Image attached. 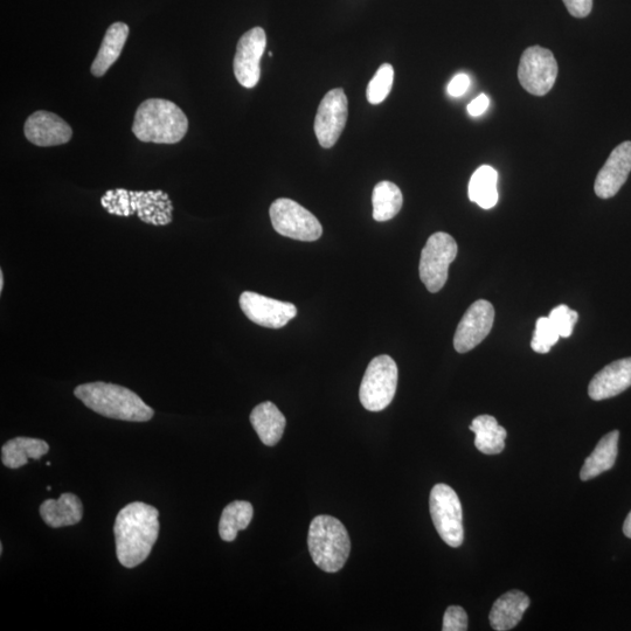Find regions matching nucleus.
I'll return each mask as SVG.
<instances>
[{
  "instance_id": "4be33fe9",
  "label": "nucleus",
  "mask_w": 631,
  "mask_h": 631,
  "mask_svg": "<svg viewBox=\"0 0 631 631\" xmlns=\"http://www.w3.org/2000/svg\"><path fill=\"white\" fill-rule=\"evenodd\" d=\"M476 435L475 446L485 455L501 454L505 448L506 431L498 425L491 415H480L473 420L469 427Z\"/></svg>"
},
{
  "instance_id": "f8f14e48",
  "label": "nucleus",
  "mask_w": 631,
  "mask_h": 631,
  "mask_svg": "<svg viewBox=\"0 0 631 631\" xmlns=\"http://www.w3.org/2000/svg\"><path fill=\"white\" fill-rule=\"evenodd\" d=\"M267 36L261 27H254L241 37L234 58V74L242 87L258 85L261 76L260 61L266 51Z\"/></svg>"
},
{
  "instance_id": "412c9836",
  "label": "nucleus",
  "mask_w": 631,
  "mask_h": 631,
  "mask_svg": "<svg viewBox=\"0 0 631 631\" xmlns=\"http://www.w3.org/2000/svg\"><path fill=\"white\" fill-rule=\"evenodd\" d=\"M620 433L613 431L603 436L595 447L594 452L589 455L581 469L580 478L582 481L593 480V478L605 473L614 467L616 462L617 445H619Z\"/></svg>"
},
{
  "instance_id": "c85d7f7f",
  "label": "nucleus",
  "mask_w": 631,
  "mask_h": 631,
  "mask_svg": "<svg viewBox=\"0 0 631 631\" xmlns=\"http://www.w3.org/2000/svg\"><path fill=\"white\" fill-rule=\"evenodd\" d=\"M549 318L554 328L559 332L560 338H568L573 334L575 324L579 320V314L568 308L567 305L561 304L551 311Z\"/></svg>"
},
{
  "instance_id": "f3484780",
  "label": "nucleus",
  "mask_w": 631,
  "mask_h": 631,
  "mask_svg": "<svg viewBox=\"0 0 631 631\" xmlns=\"http://www.w3.org/2000/svg\"><path fill=\"white\" fill-rule=\"evenodd\" d=\"M530 603L529 596L516 589L502 595L492 606L489 615L492 629L506 631L515 628L522 621Z\"/></svg>"
},
{
  "instance_id": "423d86ee",
  "label": "nucleus",
  "mask_w": 631,
  "mask_h": 631,
  "mask_svg": "<svg viewBox=\"0 0 631 631\" xmlns=\"http://www.w3.org/2000/svg\"><path fill=\"white\" fill-rule=\"evenodd\" d=\"M459 247L452 235L438 232L422 249L419 273L422 283L431 293H439L448 280L449 266L456 259Z\"/></svg>"
},
{
  "instance_id": "a211bd4d",
  "label": "nucleus",
  "mask_w": 631,
  "mask_h": 631,
  "mask_svg": "<svg viewBox=\"0 0 631 631\" xmlns=\"http://www.w3.org/2000/svg\"><path fill=\"white\" fill-rule=\"evenodd\" d=\"M40 516L50 528H65L81 522L83 506L78 496L62 494L58 501L47 499L41 504Z\"/></svg>"
},
{
  "instance_id": "9b49d317",
  "label": "nucleus",
  "mask_w": 631,
  "mask_h": 631,
  "mask_svg": "<svg viewBox=\"0 0 631 631\" xmlns=\"http://www.w3.org/2000/svg\"><path fill=\"white\" fill-rule=\"evenodd\" d=\"M240 307L249 321L269 329L286 327L297 315L293 303L273 300L252 291L241 294Z\"/></svg>"
},
{
  "instance_id": "39448f33",
  "label": "nucleus",
  "mask_w": 631,
  "mask_h": 631,
  "mask_svg": "<svg viewBox=\"0 0 631 631\" xmlns=\"http://www.w3.org/2000/svg\"><path fill=\"white\" fill-rule=\"evenodd\" d=\"M398 366L390 356L371 360L360 385L359 399L367 411L381 412L391 405L398 387Z\"/></svg>"
},
{
  "instance_id": "0eeeda50",
  "label": "nucleus",
  "mask_w": 631,
  "mask_h": 631,
  "mask_svg": "<svg viewBox=\"0 0 631 631\" xmlns=\"http://www.w3.org/2000/svg\"><path fill=\"white\" fill-rule=\"evenodd\" d=\"M429 509L443 542L460 547L464 540L463 511L456 492L447 484H436L429 498Z\"/></svg>"
},
{
  "instance_id": "393cba45",
  "label": "nucleus",
  "mask_w": 631,
  "mask_h": 631,
  "mask_svg": "<svg viewBox=\"0 0 631 631\" xmlns=\"http://www.w3.org/2000/svg\"><path fill=\"white\" fill-rule=\"evenodd\" d=\"M254 515L253 505L245 501H235L228 504L221 515L219 535L227 543L234 542L238 533L246 530Z\"/></svg>"
},
{
  "instance_id": "aec40b11",
  "label": "nucleus",
  "mask_w": 631,
  "mask_h": 631,
  "mask_svg": "<svg viewBox=\"0 0 631 631\" xmlns=\"http://www.w3.org/2000/svg\"><path fill=\"white\" fill-rule=\"evenodd\" d=\"M129 37V27L124 23H115L109 27L104 36L99 53L93 62L92 74L101 78L120 58L124 45Z\"/></svg>"
},
{
  "instance_id": "9d476101",
  "label": "nucleus",
  "mask_w": 631,
  "mask_h": 631,
  "mask_svg": "<svg viewBox=\"0 0 631 631\" xmlns=\"http://www.w3.org/2000/svg\"><path fill=\"white\" fill-rule=\"evenodd\" d=\"M349 116V102L342 88L330 90L318 107L315 134L321 147L330 149L341 137Z\"/></svg>"
},
{
  "instance_id": "a878e982",
  "label": "nucleus",
  "mask_w": 631,
  "mask_h": 631,
  "mask_svg": "<svg viewBox=\"0 0 631 631\" xmlns=\"http://www.w3.org/2000/svg\"><path fill=\"white\" fill-rule=\"evenodd\" d=\"M402 203L404 197L397 185L380 182L373 190V219L379 223L393 219L401 211Z\"/></svg>"
},
{
  "instance_id": "7ed1b4c3",
  "label": "nucleus",
  "mask_w": 631,
  "mask_h": 631,
  "mask_svg": "<svg viewBox=\"0 0 631 631\" xmlns=\"http://www.w3.org/2000/svg\"><path fill=\"white\" fill-rule=\"evenodd\" d=\"M189 129V120L177 104L162 99L144 101L138 107L133 131L138 140L147 143L176 144Z\"/></svg>"
},
{
  "instance_id": "cd10ccee",
  "label": "nucleus",
  "mask_w": 631,
  "mask_h": 631,
  "mask_svg": "<svg viewBox=\"0 0 631 631\" xmlns=\"http://www.w3.org/2000/svg\"><path fill=\"white\" fill-rule=\"evenodd\" d=\"M560 335L549 317H540L536 323L535 335H533L531 348L537 353L550 352L559 341Z\"/></svg>"
},
{
  "instance_id": "1a4fd4ad",
  "label": "nucleus",
  "mask_w": 631,
  "mask_h": 631,
  "mask_svg": "<svg viewBox=\"0 0 631 631\" xmlns=\"http://www.w3.org/2000/svg\"><path fill=\"white\" fill-rule=\"evenodd\" d=\"M558 76V62L550 50L532 46L520 58L518 79L520 85L532 95L544 96L550 92Z\"/></svg>"
},
{
  "instance_id": "4468645a",
  "label": "nucleus",
  "mask_w": 631,
  "mask_h": 631,
  "mask_svg": "<svg viewBox=\"0 0 631 631\" xmlns=\"http://www.w3.org/2000/svg\"><path fill=\"white\" fill-rule=\"evenodd\" d=\"M631 172V142L613 150L595 179L594 191L601 199H610L621 190Z\"/></svg>"
},
{
  "instance_id": "6ab92c4d",
  "label": "nucleus",
  "mask_w": 631,
  "mask_h": 631,
  "mask_svg": "<svg viewBox=\"0 0 631 631\" xmlns=\"http://www.w3.org/2000/svg\"><path fill=\"white\" fill-rule=\"evenodd\" d=\"M251 424L263 445L274 447L282 439L287 420L273 402H262L253 409Z\"/></svg>"
},
{
  "instance_id": "b1692460",
  "label": "nucleus",
  "mask_w": 631,
  "mask_h": 631,
  "mask_svg": "<svg viewBox=\"0 0 631 631\" xmlns=\"http://www.w3.org/2000/svg\"><path fill=\"white\" fill-rule=\"evenodd\" d=\"M498 173L489 165L478 168L469 183V199L484 210L495 207L498 201Z\"/></svg>"
},
{
  "instance_id": "473e14b6",
  "label": "nucleus",
  "mask_w": 631,
  "mask_h": 631,
  "mask_svg": "<svg viewBox=\"0 0 631 631\" xmlns=\"http://www.w3.org/2000/svg\"><path fill=\"white\" fill-rule=\"evenodd\" d=\"M489 97L485 94H482L476 97L475 100L471 101L468 106V113L470 116L478 117L487 112L489 108Z\"/></svg>"
},
{
  "instance_id": "6e6552de",
  "label": "nucleus",
  "mask_w": 631,
  "mask_h": 631,
  "mask_svg": "<svg viewBox=\"0 0 631 631\" xmlns=\"http://www.w3.org/2000/svg\"><path fill=\"white\" fill-rule=\"evenodd\" d=\"M269 214L274 230L283 237L305 242L322 237L323 227L320 221L294 200H275L270 206Z\"/></svg>"
},
{
  "instance_id": "bb28decb",
  "label": "nucleus",
  "mask_w": 631,
  "mask_h": 631,
  "mask_svg": "<svg viewBox=\"0 0 631 631\" xmlns=\"http://www.w3.org/2000/svg\"><path fill=\"white\" fill-rule=\"evenodd\" d=\"M394 80V69L390 64L381 65L367 87V101L380 104L390 95Z\"/></svg>"
},
{
  "instance_id": "f03ea898",
  "label": "nucleus",
  "mask_w": 631,
  "mask_h": 631,
  "mask_svg": "<svg viewBox=\"0 0 631 631\" xmlns=\"http://www.w3.org/2000/svg\"><path fill=\"white\" fill-rule=\"evenodd\" d=\"M74 394L89 409L109 419L147 422L155 415L135 392L120 385L97 381L76 387Z\"/></svg>"
},
{
  "instance_id": "20e7f679",
  "label": "nucleus",
  "mask_w": 631,
  "mask_h": 631,
  "mask_svg": "<svg viewBox=\"0 0 631 631\" xmlns=\"http://www.w3.org/2000/svg\"><path fill=\"white\" fill-rule=\"evenodd\" d=\"M308 546L314 563L327 573L341 571L350 557L351 540L348 530L335 517L322 515L312 520Z\"/></svg>"
},
{
  "instance_id": "2f4dec72",
  "label": "nucleus",
  "mask_w": 631,
  "mask_h": 631,
  "mask_svg": "<svg viewBox=\"0 0 631 631\" xmlns=\"http://www.w3.org/2000/svg\"><path fill=\"white\" fill-rule=\"evenodd\" d=\"M470 86V78L467 74L460 73L454 76L447 87V93L452 97H461L467 93Z\"/></svg>"
},
{
  "instance_id": "7c9ffc66",
  "label": "nucleus",
  "mask_w": 631,
  "mask_h": 631,
  "mask_svg": "<svg viewBox=\"0 0 631 631\" xmlns=\"http://www.w3.org/2000/svg\"><path fill=\"white\" fill-rule=\"evenodd\" d=\"M564 4L575 18H586L593 9V0H564Z\"/></svg>"
},
{
  "instance_id": "2eb2a0df",
  "label": "nucleus",
  "mask_w": 631,
  "mask_h": 631,
  "mask_svg": "<svg viewBox=\"0 0 631 631\" xmlns=\"http://www.w3.org/2000/svg\"><path fill=\"white\" fill-rule=\"evenodd\" d=\"M25 136L38 147H57L71 141L72 128L61 117L50 112L32 114L25 123Z\"/></svg>"
},
{
  "instance_id": "72a5a7b5",
  "label": "nucleus",
  "mask_w": 631,
  "mask_h": 631,
  "mask_svg": "<svg viewBox=\"0 0 631 631\" xmlns=\"http://www.w3.org/2000/svg\"><path fill=\"white\" fill-rule=\"evenodd\" d=\"M623 533L626 537L631 539V511L626 520H624Z\"/></svg>"
},
{
  "instance_id": "dca6fc26",
  "label": "nucleus",
  "mask_w": 631,
  "mask_h": 631,
  "mask_svg": "<svg viewBox=\"0 0 631 631\" xmlns=\"http://www.w3.org/2000/svg\"><path fill=\"white\" fill-rule=\"evenodd\" d=\"M631 386V357L616 360L596 373L588 394L594 401L616 397Z\"/></svg>"
},
{
  "instance_id": "f257e3e1",
  "label": "nucleus",
  "mask_w": 631,
  "mask_h": 631,
  "mask_svg": "<svg viewBox=\"0 0 631 631\" xmlns=\"http://www.w3.org/2000/svg\"><path fill=\"white\" fill-rule=\"evenodd\" d=\"M159 511L142 502L130 503L119 512L114 533L116 556L127 568L141 565L150 556L159 535Z\"/></svg>"
},
{
  "instance_id": "f704fd0d",
  "label": "nucleus",
  "mask_w": 631,
  "mask_h": 631,
  "mask_svg": "<svg viewBox=\"0 0 631 631\" xmlns=\"http://www.w3.org/2000/svg\"><path fill=\"white\" fill-rule=\"evenodd\" d=\"M4 288V274L0 272V291H3Z\"/></svg>"
},
{
  "instance_id": "5701e85b",
  "label": "nucleus",
  "mask_w": 631,
  "mask_h": 631,
  "mask_svg": "<svg viewBox=\"0 0 631 631\" xmlns=\"http://www.w3.org/2000/svg\"><path fill=\"white\" fill-rule=\"evenodd\" d=\"M48 452H50V446L44 440L16 438L3 446L2 462L5 467L19 469L25 466L29 459L39 460Z\"/></svg>"
},
{
  "instance_id": "c756f323",
  "label": "nucleus",
  "mask_w": 631,
  "mask_h": 631,
  "mask_svg": "<svg viewBox=\"0 0 631 631\" xmlns=\"http://www.w3.org/2000/svg\"><path fill=\"white\" fill-rule=\"evenodd\" d=\"M443 631L468 630V615L460 606H450L443 617Z\"/></svg>"
},
{
  "instance_id": "ddd939ff",
  "label": "nucleus",
  "mask_w": 631,
  "mask_h": 631,
  "mask_svg": "<svg viewBox=\"0 0 631 631\" xmlns=\"http://www.w3.org/2000/svg\"><path fill=\"white\" fill-rule=\"evenodd\" d=\"M495 322V309L485 300L476 301L463 315L454 337V348L467 353L487 338Z\"/></svg>"
}]
</instances>
